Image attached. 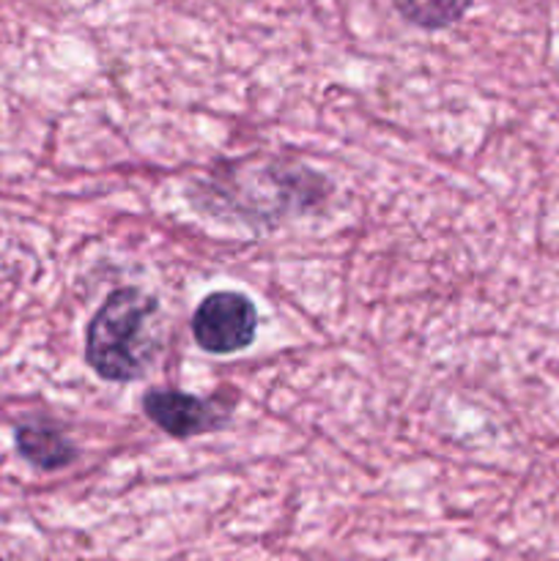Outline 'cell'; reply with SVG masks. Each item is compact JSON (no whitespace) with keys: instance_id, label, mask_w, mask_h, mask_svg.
Returning a JSON list of instances; mask_svg holds the SVG:
<instances>
[{"instance_id":"obj_1","label":"cell","mask_w":559,"mask_h":561,"mask_svg":"<svg viewBox=\"0 0 559 561\" xmlns=\"http://www.w3.org/2000/svg\"><path fill=\"white\" fill-rule=\"evenodd\" d=\"M162 337L164 323L157 296L140 288H118L88 323L85 362L102 381H137L162 351Z\"/></svg>"},{"instance_id":"obj_2","label":"cell","mask_w":559,"mask_h":561,"mask_svg":"<svg viewBox=\"0 0 559 561\" xmlns=\"http://www.w3.org/2000/svg\"><path fill=\"white\" fill-rule=\"evenodd\" d=\"M258 332V310L244 294L217 290L197 305L192 316L195 343L208 354H236L252 345Z\"/></svg>"},{"instance_id":"obj_3","label":"cell","mask_w":559,"mask_h":561,"mask_svg":"<svg viewBox=\"0 0 559 561\" xmlns=\"http://www.w3.org/2000/svg\"><path fill=\"white\" fill-rule=\"evenodd\" d=\"M142 411L159 431L173 438L203 436L228 425V411L219 409L214 400L175 392V389H148L142 394Z\"/></svg>"},{"instance_id":"obj_4","label":"cell","mask_w":559,"mask_h":561,"mask_svg":"<svg viewBox=\"0 0 559 561\" xmlns=\"http://www.w3.org/2000/svg\"><path fill=\"white\" fill-rule=\"evenodd\" d=\"M16 449L27 463L42 471L66 469L77 460V447L60 431L47 425H22L16 431Z\"/></svg>"},{"instance_id":"obj_5","label":"cell","mask_w":559,"mask_h":561,"mask_svg":"<svg viewBox=\"0 0 559 561\" xmlns=\"http://www.w3.org/2000/svg\"><path fill=\"white\" fill-rule=\"evenodd\" d=\"M395 9L422 31H442L455 25L469 11L471 0H392Z\"/></svg>"},{"instance_id":"obj_6","label":"cell","mask_w":559,"mask_h":561,"mask_svg":"<svg viewBox=\"0 0 559 561\" xmlns=\"http://www.w3.org/2000/svg\"><path fill=\"white\" fill-rule=\"evenodd\" d=\"M0 561H3V559H0Z\"/></svg>"}]
</instances>
